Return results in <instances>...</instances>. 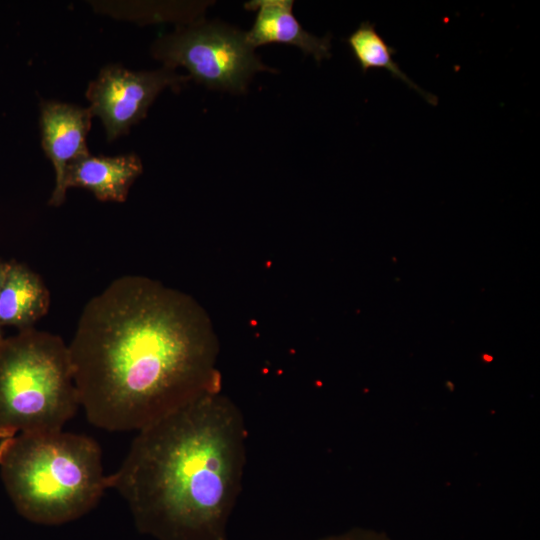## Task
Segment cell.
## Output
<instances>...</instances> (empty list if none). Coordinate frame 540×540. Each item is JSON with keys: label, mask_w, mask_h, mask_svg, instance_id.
Masks as SVG:
<instances>
[{"label": "cell", "mask_w": 540, "mask_h": 540, "mask_svg": "<svg viewBox=\"0 0 540 540\" xmlns=\"http://www.w3.org/2000/svg\"><path fill=\"white\" fill-rule=\"evenodd\" d=\"M50 294L38 274L15 260L7 261L0 289V324L18 330L34 327L46 315Z\"/></svg>", "instance_id": "obj_10"}, {"label": "cell", "mask_w": 540, "mask_h": 540, "mask_svg": "<svg viewBox=\"0 0 540 540\" xmlns=\"http://www.w3.org/2000/svg\"><path fill=\"white\" fill-rule=\"evenodd\" d=\"M80 407L68 345L34 327L0 342V439L60 431Z\"/></svg>", "instance_id": "obj_4"}, {"label": "cell", "mask_w": 540, "mask_h": 540, "mask_svg": "<svg viewBox=\"0 0 540 540\" xmlns=\"http://www.w3.org/2000/svg\"><path fill=\"white\" fill-rule=\"evenodd\" d=\"M246 442L240 408L214 391L137 431L108 487L156 540H228Z\"/></svg>", "instance_id": "obj_2"}, {"label": "cell", "mask_w": 540, "mask_h": 540, "mask_svg": "<svg viewBox=\"0 0 540 540\" xmlns=\"http://www.w3.org/2000/svg\"><path fill=\"white\" fill-rule=\"evenodd\" d=\"M68 349L80 407L106 431H139L221 390L208 314L149 277H118L92 297Z\"/></svg>", "instance_id": "obj_1"}, {"label": "cell", "mask_w": 540, "mask_h": 540, "mask_svg": "<svg viewBox=\"0 0 540 540\" xmlns=\"http://www.w3.org/2000/svg\"><path fill=\"white\" fill-rule=\"evenodd\" d=\"M0 477L18 514L42 525L79 519L109 488L98 443L63 430L1 439Z\"/></svg>", "instance_id": "obj_3"}, {"label": "cell", "mask_w": 540, "mask_h": 540, "mask_svg": "<svg viewBox=\"0 0 540 540\" xmlns=\"http://www.w3.org/2000/svg\"><path fill=\"white\" fill-rule=\"evenodd\" d=\"M292 0H252L247 10L256 13L249 31L244 33L247 44L256 47L278 43L298 47L317 62L331 57V36H315L306 31L294 16Z\"/></svg>", "instance_id": "obj_8"}, {"label": "cell", "mask_w": 540, "mask_h": 540, "mask_svg": "<svg viewBox=\"0 0 540 540\" xmlns=\"http://www.w3.org/2000/svg\"><path fill=\"white\" fill-rule=\"evenodd\" d=\"M92 117L88 108L54 100L41 102L42 148L55 170V187L49 200L51 206H60L65 200L64 178L68 166L90 155L86 138Z\"/></svg>", "instance_id": "obj_7"}, {"label": "cell", "mask_w": 540, "mask_h": 540, "mask_svg": "<svg viewBox=\"0 0 540 540\" xmlns=\"http://www.w3.org/2000/svg\"><path fill=\"white\" fill-rule=\"evenodd\" d=\"M6 267H7V261H3L0 259V289H1L2 281L5 275ZM2 328L3 327L0 324V342L4 339Z\"/></svg>", "instance_id": "obj_13"}, {"label": "cell", "mask_w": 540, "mask_h": 540, "mask_svg": "<svg viewBox=\"0 0 540 540\" xmlns=\"http://www.w3.org/2000/svg\"><path fill=\"white\" fill-rule=\"evenodd\" d=\"M191 78L163 67L131 71L113 64L103 67L86 90L92 116H97L111 142L142 120L156 97L167 87H179Z\"/></svg>", "instance_id": "obj_6"}, {"label": "cell", "mask_w": 540, "mask_h": 540, "mask_svg": "<svg viewBox=\"0 0 540 540\" xmlns=\"http://www.w3.org/2000/svg\"><path fill=\"white\" fill-rule=\"evenodd\" d=\"M164 67L181 66L189 77L212 89L244 92L258 71H271L255 55L236 28L220 22H199L160 37L152 46Z\"/></svg>", "instance_id": "obj_5"}, {"label": "cell", "mask_w": 540, "mask_h": 540, "mask_svg": "<svg viewBox=\"0 0 540 540\" xmlns=\"http://www.w3.org/2000/svg\"><path fill=\"white\" fill-rule=\"evenodd\" d=\"M319 540H391L385 534L373 530L354 528L345 533L330 535Z\"/></svg>", "instance_id": "obj_12"}, {"label": "cell", "mask_w": 540, "mask_h": 540, "mask_svg": "<svg viewBox=\"0 0 540 540\" xmlns=\"http://www.w3.org/2000/svg\"><path fill=\"white\" fill-rule=\"evenodd\" d=\"M356 61L363 73L369 69H385L397 79L403 81L410 88L414 89L424 99L436 105L438 99L435 95L421 89L414 83L393 60L396 50L388 45L375 28V24L368 21L362 22L358 28L346 39Z\"/></svg>", "instance_id": "obj_11"}, {"label": "cell", "mask_w": 540, "mask_h": 540, "mask_svg": "<svg viewBox=\"0 0 540 540\" xmlns=\"http://www.w3.org/2000/svg\"><path fill=\"white\" fill-rule=\"evenodd\" d=\"M140 158L133 153L118 156H87L72 162L65 174L64 189L89 190L100 201L124 202L135 179L142 173Z\"/></svg>", "instance_id": "obj_9"}]
</instances>
